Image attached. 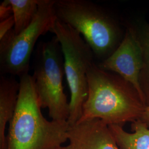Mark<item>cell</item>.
Masks as SVG:
<instances>
[{
  "label": "cell",
  "mask_w": 149,
  "mask_h": 149,
  "mask_svg": "<svg viewBox=\"0 0 149 149\" xmlns=\"http://www.w3.org/2000/svg\"><path fill=\"white\" fill-rule=\"evenodd\" d=\"M87 81L88 96L79 122L99 119L108 125L123 126L140 119L146 107L130 83L95 63L88 70Z\"/></svg>",
  "instance_id": "1"
},
{
  "label": "cell",
  "mask_w": 149,
  "mask_h": 149,
  "mask_svg": "<svg viewBox=\"0 0 149 149\" xmlns=\"http://www.w3.org/2000/svg\"><path fill=\"white\" fill-rule=\"evenodd\" d=\"M17 104L9 123L6 149H53L68 140V122L49 121L43 116L33 76L19 77Z\"/></svg>",
  "instance_id": "2"
},
{
  "label": "cell",
  "mask_w": 149,
  "mask_h": 149,
  "mask_svg": "<svg viewBox=\"0 0 149 149\" xmlns=\"http://www.w3.org/2000/svg\"><path fill=\"white\" fill-rule=\"evenodd\" d=\"M54 8L57 19L79 32L100 62L122 42L125 25L101 6L87 0H54Z\"/></svg>",
  "instance_id": "3"
},
{
  "label": "cell",
  "mask_w": 149,
  "mask_h": 149,
  "mask_svg": "<svg viewBox=\"0 0 149 149\" xmlns=\"http://www.w3.org/2000/svg\"><path fill=\"white\" fill-rule=\"evenodd\" d=\"M60 44L64 57V71L71 97L68 123L73 126L80 120L87 98V72L95 63L94 53L78 32L57 19L52 29Z\"/></svg>",
  "instance_id": "4"
},
{
  "label": "cell",
  "mask_w": 149,
  "mask_h": 149,
  "mask_svg": "<svg viewBox=\"0 0 149 149\" xmlns=\"http://www.w3.org/2000/svg\"><path fill=\"white\" fill-rule=\"evenodd\" d=\"M64 57L55 36L40 43L37 49L33 77L42 108H48L52 120L68 122L69 102L63 85Z\"/></svg>",
  "instance_id": "5"
},
{
  "label": "cell",
  "mask_w": 149,
  "mask_h": 149,
  "mask_svg": "<svg viewBox=\"0 0 149 149\" xmlns=\"http://www.w3.org/2000/svg\"><path fill=\"white\" fill-rule=\"evenodd\" d=\"M54 0H39L37 13L31 24L16 34L13 29L0 39V68L2 75L19 77L29 73L30 61L38 39L52 32L57 20Z\"/></svg>",
  "instance_id": "6"
},
{
  "label": "cell",
  "mask_w": 149,
  "mask_h": 149,
  "mask_svg": "<svg viewBox=\"0 0 149 149\" xmlns=\"http://www.w3.org/2000/svg\"><path fill=\"white\" fill-rule=\"evenodd\" d=\"M125 27L124 37L117 49L109 58L97 65L102 69L117 74L130 83L144 101L139 85L143 63L142 50L133 24L127 23Z\"/></svg>",
  "instance_id": "7"
},
{
  "label": "cell",
  "mask_w": 149,
  "mask_h": 149,
  "mask_svg": "<svg viewBox=\"0 0 149 149\" xmlns=\"http://www.w3.org/2000/svg\"><path fill=\"white\" fill-rule=\"evenodd\" d=\"M68 135L73 149H120L109 125L99 119L77 123Z\"/></svg>",
  "instance_id": "8"
},
{
  "label": "cell",
  "mask_w": 149,
  "mask_h": 149,
  "mask_svg": "<svg viewBox=\"0 0 149 149\" xmlns=\"http://www.w3.org/2000/svg\"><path fill=\"white\" fill-rule=\"evenodd\" d=\"M19 82L13 77L2 75L0 79V149H6V129L16 110L19 91Z\"/></svg>",
  "instance_id": "9"
},
{
  "label": "cell",
  "mask_w": 149,
  "mask_h": 149,
  "mask_svg": "<svg viewBox=\"0 0 149 149\" xmlns=\"http://www.w3.org/2000/svg\"><path fill=\"white\" fill-rule=\"evenodd\" d=\"M109 127L119 149H149V128L140 120L132 123L131 133L120 125Z\"/></svg>",
  "instance_id": "10"
},
{
  "label": "cell",
  "mask_w": 149,
  "mask_h": 149,
  "mask_svg": "<svg viewBox=\"0 0 149 149\" xmlns=\"http://www.w3.org/2000/svg\"><path fill=\"white\" fill-rule=\"evenodd\" d=\"M143 53V68L139 76V85L146 107L149 106V24H133Z\"/></svg>",
  "instance_id": "11"
},
{
  "label": "cell",
  "mask_w": 149,
  "mask_h": 149,
  "mask_svg": "<svg viewBox=\"0 0 149 149\" xmlns=\"http://www.w3.org/2000/svg\"><path fill=\"white\" fill-rule=\"evenodd\" d=\"M12 8L13 31L18 34L26 29L37 13L39 0H7Z\"/></svg>",
  "instance_id": "12"
},
{
  "label": "cell",
  "mask_w": 149,
  "mask_h": 149,
  "mask_svg": "<svg viewBox=\"0 0 149 149\" xmlns=\"http://www.w3.org/2000/svg\"><path fill=\"white\" fill-rule=\"evenodd\" d=\"M15 26V21L13 15L2 21H0V39L12 30Z\"/></svg>",
  "instance_id": "13"
},
{
  "label": "cell",
  "mask_w": 149,
  "mask_h": 149,
  "mask_svg": "<svg viewBox=\"0 0 149 149\" xmlns=\"http://www.w3.org/2000/svg\"><path fill=\"white\" fill-rule=\"evenodd\" d=\"M13 15L12 8L7 0L3 1L0 5V21Z\"/></svg>",
  "instance_id": "14"
},
{
  "label": "cell",
  "mask_w": 149,
  "mask_h": 149,
  "mask_svg": "<svg viewBox=\"0 0 149 149\" xmlns=\"http://www.w3.org/2000/svg\"><path fill=\"white\" fill-rule=\"evenodd\" d=\"M139 120L145 123L149 128V106L145 108L144 113Z\"/></svg>",
  "instance_id": "15"
},
{
  "label": "cell",
  "mask_w": 149,
  "mask_h": 149,
  "mask_svg": "<svg viewBox=\"0 0 149 149\" xmlns=\"http://www.w3.org/2000/svg\"><path fill=\"white\" fill-rule=\"evenodd\" d=\"M53 149H73L72 146L70 145H68L67 146H59L58 147H56Z\"/></svg>",
  "instance_id": "16"
}]
</instances>
